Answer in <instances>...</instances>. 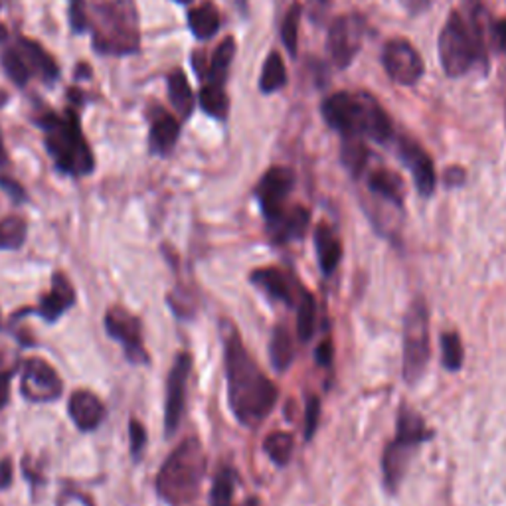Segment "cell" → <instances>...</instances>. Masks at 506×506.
<instances>
[{
    "label": "cell",
    "instance_id": "1",
    "mask_svg": "<svg viewBox=\"0 0 506 506\" xmlns=\"http://www.w3.org/2000/svg\"><path fill=\"white\" fill-rule=\"evenodd\" d=\"M224 362L227 378V400L235 420L245 428H260L275 408L280 390L267 378L253 356L247 352L240 333L224 321Z\"/></svg>",
    "mask_w": 506,
    "mask_h": 506
},
{
    "label": "cell",
    "instance_id": "2",
    "mask_svg": "<svg viewBox=\"0 0 506 506\" xmlns=\"http://www.w3.org/2000/svg\"><path fill=\"white\" fill-rule=\"evenodd\" d=\"M323 117L344 138L368 137L376 143H388L392 138L390 117L368 93H333L323 102Z\"/></svg>",
    "mask_w": 506,
    "mask_h": 506
},
{
    "label": "cell",
    "instance_id": "3",
    "mask_svg": "<svg viewBox=\"0 0 506 506\" xmlns=\"http://www.w3.org/2000/svg\"><path fill=\"white\" fill-rule=\"evenodd\" d=\"M206 475V453L200 439L188 438L171 453L158 471L156 493L173 506L192 502Z\"/></svg>",
    "mask_w": 506,
    "mask_h": 506
},
{
    "label": "cell",
    "instance_id": "4",
    "mask_svg": "<svg viewBox=\"0 0 506 506\" xmlns=\"http://www.w3.org/2000/svg\"><path fill=\"white\" fill-rule=\"evenodd\" d=\"M40 125L46 131L48 153L54 156L59 171L75 176L93 171V155L89 151L74 113H66L64 117L48 113Z\"/></svg>",
    "mask_w": 506,
    "mask_h": 506
},
{
    "label": "cell",
    "instance_id": "5",
    "mask_svg": "<svg viewBox=\"0 0 506 506\" xmlns=\"http://www.w3.org/2000/svg\"><path fill=\"white\" fill-rule=\"evenodd\" d=\"M433 439V431L425 425L422 415L412 410L410 405H402L398 413V425H395V438L386 445L382 457L384 484L390 493H395L408 469L410 459L422 443Z\"/></svg>",
    "mask_w": 506,
    "mask_h": 506
},
{
    "label": "cell",
    "instance_id": "6",
    "mask_svg": "<svg viewBox=\"0 0 506 506\" xmlns=\"http://www.w3.org/2000/svg\"><path fill=\"white\" fill-rule=\"evenodd\" d=\"M93 46L103 54H131L138 48V20L131 0H111L95 8Z\"/></svg>",
    "mask_w": 506,
    "mask_h": 506
},
{
    "label": "cell",
    "instance_id": "7",
    "mask_svg": "<svg viewBox=\"0 0 506 506\" xmlns=\"http://www.w3.org/2000/svg\"><path fill=\"white\" fill-rule=\"evenodd\" d=\"M430 311L423 297H415L404 316V360L402 376L408 384L422 380L430 364Z\"/></svg>",
    "mask_w": 506,
    "mask_h": 506
},
{
    "label": "cell",
    "instance_id": "8",
    "mask_svg": "<svg viewBox=\"0 0 506 506\" xmlns=\"http://www.w3.org/2000/svg\"><path fill=\"white\" fill-rule=\"evenodd\" d=\"M483 48V38L475 32L471 22H465L459 13H451L439 36V58L445 74L449 77L467 74L481 58Z\"/></svg>",
    "mask_w": 506,
    "mask_h": 506
},
{
    "label": "cell",
    "instance_id": "9",
    "mask_svg": "<svg viewBox=\"0 0 506 506\" xmlns=\"http://www.w3.org/2000/svg\"><path fill=\"white\" fill-rule=\"evenodd\" d=\"M293 186H295V174L291 168L275 166L263 174L260 184L255 188V194L257 200H260L267 226L277 222L285 214L287 210L285 202L287 198H289Z\"/></svg>",
    "mask_w": 506,
    "mask_h": 506
},
{
    "label": "cell",
    "instance_id": "10",
    "mask_svg": "<svg viewBox=\"0 0 506 506\" xmlns=\"http://www.w3.org/2000/svg\"><path fill=\"white\" fill-rule=\"evenodd\" d=\"M366 34V22L359 14L336 18L329 30V52L339 67H349L360 52Z\"/></svg>",
    "mask_w": 506,
    "mask_h": 506
},
{
    "label": "cell",
    "instance_id": "11",
    "mask_svg": "<svg viewBox=\"0 0 506 506\" xmlns=\"http://www.w3.org/2000/svg\"><path fill=\"white\" fill-rule=\"evenodd\" d=\"M64 384L58 372L42 359H30L22 366L20 392L28 402L48 404L62 395Z\"/></svg>",
    "mask_w": 506,
    "mask_h": 506
},
{
    "label": "cell",
    "instance_id": "12",
    "mask_svg": "<svg viewBox=\"0 0 506 506\" xmlns=\"http://www.w3.org/2000/svg\"><path fill=\"white\" fill-rule=\"evenodd\" d=\"M105 329L111 339L123 344L129 362L148 364V354L145 351L141 334V321L135 315L115 306L105 315Z\"/></svg>",
    "mask_w": 506,
    "mask_h": 506
},
{
    "label": "cell",
    "instance_id": "13",
    "mask_svg": "<svg viewBox=\"0 0 506 506\" xmlns=\"http://www.w3.org/2000/svg\"><path fill=\"white\" fill-rule=\"evenodd\" d=\"M382 62L386 72L400 85L418 84L423 75V59L408 40H392L386 44Z\"/></svg>",
    "mask_w": 506,
    "mask_h": 506
},
{
    "label": "cell",
    "instance_id": "14",
    "mask_svg": "<svg viewBox=\"0 0 506 506\" xmlns=\"http://www.w3.org/2000/svg\"><path fill=\"white\" fill-rule=\"evenodd\" d=\"M191 370H192L191 354L181 352L176 356L171 374H168V382H166V408H164L166 435H173L178 430V425H181L184 402H186V386H188V376H191Z\"/></svg>",
    "mask_w": 506,
    "mask_h": 506
},
{
    "label": "cell",
    "instance_id": "15",
    "mask_svg": "<svg viewBox=\"0 0 506 506\" xmlns=\"http://www.w3.org/2000/svg\"><path fill=\"white\" fill-rule=\"evenodd\" d=\"M400 156L402 163L410 168L418 192L425 198L431 196L435 191V166L431 163L430 155L425 153L418 143L402 138Z\"/></svg>",
    "mask_w": 506,
    "mask_h": 506
},
{
    "label": "cell",
    "instance_id": "16",
    "mask_svg": "<svg viewBox=\"0 0 506 506\" xmlns=\"http://www.w3.org/2000/svg\"><path fill=\"white\" fill-rule=\"evenodd\" d=\"M74 303H75V293H74L72 283L67 281V277L64 273H56L52 280V289H49V293L46 297H42V301H40L36 313L48 323H54Z\"/></svg>",
    "mask_w": 506,
    "mask_h": 506
},
{
    "label": "cell",
    "instance_id": "17",
    "mask_svg": "<svg viewBox=\"0 0 506 506\" xmlns=\"http://www.w3.org/2000/svg\"><path fill=\"white\" fill-rule=\"evenodd\" d=\"M69 415L82 431H92L105 418V408L95 394L87 390H77L69 398Z\"/></svg>",
    "mask_w": 506,
    "mask_h": 506
},
{
    "label": "cell",
    "instance_id": "18",
    "mask_svg": "<svg viewBox=\"0 0 506 506\" xmlns=\"http://www.w3.org/2000/svg\"><path fill=\"white\" fill-rule=\"evenodd\" d=\"M311 214L303 206H293L291 210H285L280 220L267 226L271 240L275 244H289L293 240H301L306 227H309Z\"/></svg>",
    "mask_w": 506,
    "mask_h": 506
},
{
    "label": "cell",
    "instance_id": "19",
    "mask_svg": "<svg viewBox=\"0 0 506 506\" xmlns=\"http://www.w3.org/2000/svg\"><path fill=\"white\" fill-rule=\"evenodd\" d=\"M250 281L263 289L271 299L287 306L293 305V285L289 277L281 270H277V267H262V270H255L250 277Z\"/></svg>",
    "mask_w": 506,
    "mask_h": 506
},
{
    "label": "cell",
    "instance_id": "20",
    "mask_svg": "<svg viewBox=\"0 0 506 506\" xmlns=\"http://www.w3.org/2000/svg\"><path fill=\"white\" fill-rule=\"evenodd\" d=\"M315 247L316 255H319V263L324 275H333L336 267H339L342 245L336 234L326 224L316 226L315 230Z\"/></svg>",
    "mask_w": 506,
    "mask_h": 506
},
{
    "label": "cell",
    "instance_id": "21",
    "mask_svg": "<svg viewBox=\"0 0 506 506\" xmlns=\"http://www.w3.org/2000/svg\"><path fill=\"white\" fill-rule=\"evenodd\" d=\"M178 135H181V125H178L173 115H168L158 109V113L151 127V148L156 155H168L174 148Z\"/></svg>",
    "mask_w": 506,
    "mask_h": 506
},
{
    "label": "cell",
    "instance_id": "22",
    "mask_svg": "<svg viewBox=\"0 0 506 506\" xmlns=\"http://www.w3.org/2000/svg\"><path fill=\"white\" fill-rule=\"evenodd\" d=\"M20 54H22V58L26 59L28 67H32L34 72L42 75L44 79L58 77V66L54 62V58L49 56L38 42H34V40L28 38L20 40Z\"/></svg>",
    "mask_w": 506,
    "mask_h": 506
},
{
    "label": "cell",
    "instance_id": "23",
    "mask_svg": "<svg viewBox=\"0 0 506 506\" xmlns=\"http://www.w3.org/2000/svg\"><path fill=\"white\" fill-rule=\"evenodd\" d=\"M368 186L374 194L382 196L384 200H388L395 206L404 204V181L395 173L386 171V168H378V171H374L370 174Z\"/></svg>",
    "mask_w": 506,
    "mask_h": 506
},
{
    "label": "cell",
    "instance_id": "24",
    "mask_svg": "<svg viewBox=\"0 0 506 506\" xmlns=\"http://www.w3.org/2000/svg\"><path fill=\"white\" fill-rule=\"evenodd\" d=\"M270 356L271 364L277 372H287L295 359V349H293V339L287 326L280 324L273 329L271 342H270Z\"/></svg>",
    "mask_w": 506,
    "mask_h": 506
},
{
    "label": "cell",
    "instance_id": "25",
    "mask_svg": "<svg viewBox=\"0 0 506 506\" xmlns=\"http://www.w3.org/2000/svg\"><path fill=\"white\" fill-rule=\"evenodd\" d=\"M168 95H171V103L178 115L184 119L191 117L194 109V93L182 69H176L168 75Z\"/></svg>",
    "mask_w": 506,
    "mask_h": 506
},
{
    "label": "cell",
    "instance_id": "26",
    "mask_svg": "<svg viewBox=\"0 0 506 506\" xmlns=\"http://www.w3.org/2000/svg\"><path fill=\"white\" fill-rule=\"evenodd\" d=\"M188 26H191L198 40L212 38L217 32V28H220V13L210 3L200 4L188 14Z\"/></svg>",
    "mask_w": 506,
    "mask_h": 506
},
{
    "label": "cell",
    "instance_id": "27",
    "mask_svg": "<svg viewBox=\"0 0 506 506\" xmlns=\"http://www.w3.org/2000/svg\"><path fill=\"white\" fill-rule=\"evenodd\" d=\"M234 56H235L234 38H226L224 42L216 48L210 64H208V72H206V77H204L206 82L216 84V85H224L227 69H230Z\"/></svg>",
    "mask_w": 506,
    "mask_h": 506
},
{
    "label": "cell",
    "instance_id": "28",
    "mask_svg": "<svg viewBox=\"0 0 506 506\" xmlns=\"http://www.w3.org/2000/svg\"><path fill=\"white\" fill-rule=\"evenodd\" d=\"M293 448H295V439L293 435L287 431L270 433L263 439V451L277 467H287V465H289L293 457Z\"/></svg>",
    "mask_w": 506,
    "mask_h": 506
},
{
    "label": "cell",
    "instance_id": "29",
    "mask_svg": "<svg viewBox=\"0 0 506 506\" xmlns=\"http://www.w3.org/2000/svg\"><path fill=\"white\" fill-rule=\"evenodd\" d=\"M287 84V72L281 56L271 52L263 64V72L260 77V89L263 93H273Z\"/></svg>",
    "mask_w": 506,
    "mask_h": 506
},
{
    "label": "cell",
    "instance_id": "30",
    "mask_svg": "<svg viewBox=\"0 0 506 506\" xmlns=\"http://www.w3.org/2000/svg\"><path fill=\"white\" fill-rule=\"evenodd\" d=\"M316 329V301L309 291H303L299 306H297V334L299 339L311 341Z\"/></svg>",
    "mask_w": 506,
    "mask_h": 506
},
{
    "label": "cell",
    "instance_id": "31",
    "mask_svg": "<svg viewBox=\"0 0 506 506\" xmlns=\"http://www.w3.org/2000/svg\"><path fill=\"white\" fill-rule=\"evenodd\" d=\"M28 226L18 216H8L0 220V250H18L26 240Z\"/></svg>",
    "mask_w": 506,
    "mask_h": 506
},
{
    "label": "cell",
    "instance_id": "32",
    "mask_svg": "<svg viewBox=\"0 0 506 506\" xmlns=\"http://www.w3.org/2000/svg\"><path fill=\"white\" fill-rule=\"evenodd\" d=\"M341 158L344 166L349 168L354 176H359L364 171L366 163H368V148L360 141V137H346Z\"/></svg>",
    "mask_w": 506,
    "mask_h": 506
},
{
    "label": "cell",
    "instance_id": "33",
    "mask_svg": "<svg viewBox=\"0 0 506 506\" xmlns=\"http://www.w3.org/2000/svg\"><path fill=\"white\" fill-rule=\"evenodd\" d=\"M200 105L208 115H212L216 119H226L227 109H230V102H227L224 85L206 84L200 92Z\"/></svg>",
    "mask_w": 506,
    "mask_h": 506
},
{
    "label": "cell",
    "instance_id": "34",
    "mask_svg": "<svg viewBox=\"0 0 506 506\" xmlns=\"http://www.w3.org/2000/svg\"><path fill=\"white\" fill-rule=\"evenodd\" d=\"M235 471L232 467H224L217 471L212 491H210V504L212 506H230L235 491Z\"/></svg>",
    "mask_w": 506,
    "mask_h": 506
},
{
    "label": "cell",
    "instance_id": "35",
    "mask_svg": "<svg viewBox=\"0 0 506 506\" xmlns=\"http://www.w3.org/2000/svg\"><path fill=\"white\" fill-rule=\"evenodd\" d=\"M301 14L303 6L299 3H295L289 13H287L283 24H281V40L285 48L289 49V54L295 58L297 56V46H299V24H301Z\"/></svg>",
    "mask_w": 506,
    "mask_h": 506
},
{
    "label": "cell",
    "instance_id": "36",
    "mask_svg": "<svg viewBox=\"0 0 506 506\" xmlns=\"http://www.w3.org/2000/svg\"><path fill=\"white\" fill-rule=\"evenodd\" d=\"M441 352H443V366L449 372H457L463 366V344L457 333H443L441 334Z\"/></svg>",
    "mask_w": 506,
    "mask_h": 506
},
{
    "label": "cell",
    "instance_id": "37",
    "mask_svg": "<svg viewBox=\"0 0 506 506\" xmlns=\"http://www.w3.org/2000/svg\"><path fill=\"white\" fill-rule=\"evenodd\" d=\"M3 66L6 75L13 79L16 85H26L30 77V67L22 54L16 52V49H8V52L3 54Z\"/></svg>",
    "mask_w": 506,
    "mask_h": 506
},
{
    "label": "cell",
    "instance_id": "38",
    "mask_svg": "<svg viewBox=\"0 0 506 506\" xmlns=\"http://www.w3.org/2000/svg\"><path fill=\"white\" fill-rule=\"evenodd\" d=\"M321 418V400L316 395H309L306 398V408H305V439H313V435L316 431V425H319Z\"/></svg>",
    "mask_w": 506,
    "mask_h": 506
},
{
    "label": "cell",
    "instance_id": "39",
    "mask_svg": "<svg viewBox=\"0 0 506 506\" xmlns=\"http://www.w3.org/2000/svg\"><path fill=\"white\" fill-rule=\"evenodd\" d=\"M69 22L75 32H84L89 24L87 10H85V0H69Z\"/></svg>",
    "mask_w": 506,
    "mask_h": 506
},
{
    "label": "cell",
    "instance_id": "40",
    "mask_svg": "<svg viewBox=\"0 0 506 506\" xmlns=\"http://www.w3.org/2000/svg\"><path fill=\"white\" fill-rule=\"evenodd\" d=\"M129 438H131V453L133 457L138 459L146 445V431L143 428V423H138L137 420H131L129 423Z\"/></svg>",
    "mask_w": 506,
    "mask_h": 506
},
{
    "label": "cell",
    "instance_id": "41",
    "mask_svg": "<svg viewBox=\"0 0 506 506\" xmlns=\"http://www.w3.org/2000/svg\"><path fill=\"white\" fill-rule=\"evenodd\" d=\"M333 354H334V344H333L331 339H326L319 346H316L315 360H316V364H319V366H331Z\"/></svg>",
    "mask_w": 506,
    "mask_h": 506
},
{
    "label": "cell",
    "instance_id": "42",
    "mask_svg": "<svg viewBox=\"0 0 506 506\" xmlns=\"http://www.w3.org/2000/svg\"><path fill=\"white\" fill-rule=\"evenodd\" d=\"M493 38L501 52L506 54V20H499V22L493 24Z\"/></svg>",
    "mask_w": 506,
    "mask_h": 506
},
{
    "label": "cell",
    "instance_id": "43",
    "mask_svg": "<svg viewBox=\"0 0 506 506\" xmlns=\"http://www.w3.org/2000/svg\"><path fill=\"white\" fill-rule=\"evenodd\" d=\"M0 186H3L4 191H6L10 196H13V200H16V202H22L24 198H26V194H24V191H22V186L13 182V181H8V178H0Z\"/></svg>",
    "mask_w": 506,
    "mask_h": 506
},
{
    "label": "cell",
    "instance_id": "44",
    "mask_svg": "<svg viewBox=\"0 0 506 506\" xmlns=\"http://www.w3.org/2000/svg\"><path fill=\"white\" fill-rule=\"evenodd\" d=\"M402 4L405 6V10L412 14H422L425 10L430 8L431 0H402Z\"/></svg>",
    "mask_w": 506,
    "mask_h": 506
},
{
    "label": "cell",
    "instance_id": "45",
    "mask_svg": "<svg viewBox=\"0 0 506 506\" xmlns=\"http://www.w3.org/2000/svg\"><path fill=\"white\" fill-rule=\"evenodd\" d=\"M465 176L467 174H465L463 168L453 166L448 173H445V182H448V186H459L465 182Z\"/></svg>",
    "mask_w": 506,
    "mask_h": 506
},
{
    "label": "cell",
    "instance_id": "46",
    "mask_svg": "<svg viewBox=\"0 0 506 506\" xmlns=\"http://www.w3.org/2000/svg\"><path fill=\"white\" fill-rule=\"evenodd\" d=\"M10 372H0V410L4 408L10 394Z\"/></svg>",
    "mask_w": 506,
    "mask_h": 506
},
{
    "label": "cell",
    "instance_id": "47",
    "mask_svg": "<svg viewBox=\"0 0 506 506\" xmlns=\"http://www.w3.org/2000/svg\"><path fill=\"white\" fill-rule=\"evenodd\" d=\"M10 481H13V467H10V459L0 463V489H6Z\"/></svg>",
    "mask_w": 506,
    "mask_h": 506
},
{
    "label": "cell",
    "instance_id": "48",
    "mask_svg": "<svg viewBox=\"0 0 506 506\" xmlns=\"http://www.w3.org/2000/svg\"><path fill=\"white\" fill-rule=\"evenodd\" d=\"M8 164V156L4 151V145H3V137H0V166H6Z\"/></svg>",
    "mask_w": 506,
    "mask_h": 506
},
{
    "label": "cell",
    "instance_id": "49",
    "mask_svg": "<svg viewBox=\"0 0 506 506\" xmlns=\"http://www.w3.org/2000/svg\"><path fill=\"white\" fill-rule=\"evenodd\" d=\"M232 4L240 10V13H245L247 10V0H232Z\"/></svg>",
    "mask_w": 506,
    "mask_h": 506
},
{
    "label": "cell",
    "instance_id": "50",
    "mask_svg": "<svg viewBox=\"0 0 506 506\" xmlns=\"http://www.w3.org/2000/svg\"><path fill=\"white\" fill-rule=\"evenodd\" d=\"M244 506H260V502H257V499H250Z\"/></svg>",
    "mask_w": 506,
    "mask_h": 506
},
{
    "label": "cell",
    "instance_id": "51",
    "mask_svg": "<svg viewBox=\"0 0 506 506\" xmlns=\"http://www.w3.org/2000/svg\"><path fill=\"white\" fill-rule=\"evenodd\" d=\"M176 3H182V4H186V3H192V0H176Z\"/></svg>",
    "mask_w": 506,
    "mask_h": 506
},
{
    "label": "cell",
    "instance_id": "52",
    "mask_svg": "<svg viewBox=\"0 0 506 506\" xmlns=\"http://www.w3.org/2000/svg\"><path fill=\"white\" fill-rule=\"evenodd\" d=\"M319 3H326V0H319Z\"/></svg>",
    "mask_w": 506,
    "mask_h": 506
}]
</instances>
